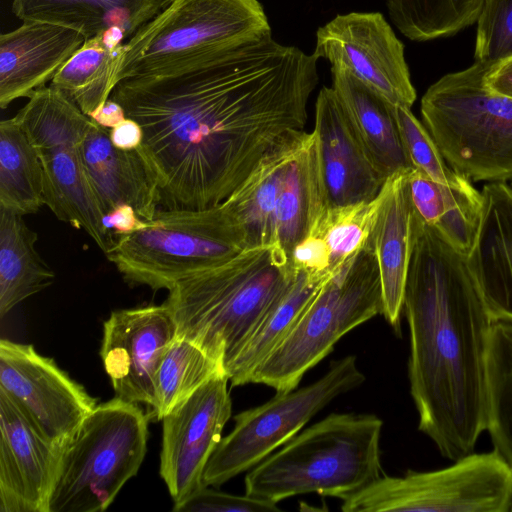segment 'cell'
<instances>
[{"mask_svg":"<svg viewBox=\"0 0 512 512\" xmlns=\"http://www.w3.org/2000/svg\"><path fill=\"white\" fill-rule=\"evenodd\" d=\"M243 250V232L223 202L205 209L159 208L145 228L118 237L105 254L127 283L170 290Z\"/></svg>","mask_w":512,"mask_h":512,"instance_id":"cell-7","label":"cell"},{"mask_svg":"<svg viewBox=\"0 0 512 512\" xmlns=\"http://www.w3.org/2000/svg\"><path fill=\"white\" fill-rule=\"evenodd\" d=\"M170 0H13L12 12L23 22L56 24L86 39L110 30L130 38L161 12Z\"/></svg>","mask_w":512,"mask_h":512,"instance_id":"cell-24","label":"cell"},{"mask_svg":"<svg viewBox=\"0 0 512 512\" xmlns=\"http://www.w3.org/2000/svg\"><path fill=\"white\" fill-rule=\"evenodd\" d=\"M268 34L259 0H170L124 44L113 84Z\"/></svg>","mask_w":512,"mask_h":512,"instance_id":"cell-10","label":"cell"},{"mask_svg":"<svg viewBox=\"0 0 512 512\" xmlns=\"http://www.w3.org/2000/svg\"><path fill=\"white\" fill-rule=\"evenodd\" d=\"M228 382L226 374L211 378L162 419L160 475L174 505L205 487L204 470L232 413Z\"/></svg>","mask_w":512,"mask_h":512,"instance_id":"cell-15","label":"cell"},{"mask_svg":"<svg viewBox=\"0 0 512 512\" xmlns=\"http://www.w3.org/2000/svg\"><path fill=\"white\" fill-rule=\"evenodd\" d=\"M484 84L490 92L512 99V55L490 64Z\"/></svg>","mask_w":512,"mask_h":512,"instance_id":"cell-40","label":"cell"},{"mask_svg":"<svg viewBox=\"0 0 512 512\" xmlns=\"http://www.w3.org/2000/svg\"><path fill=\"white\" fill-rule=\"evenodd\" d=\"M510 185L512 186V179L510 180Z\"/></svg>","mask_w":512,"mask_h":512,"instance_id":"cell-43","label":"cell"},{"mask_svg":"<svg viewBox=\"0 0 512 512\" xmlns=\"http://www.w3.org/2000/svg\"><path fill=\"white\" fill-rule=\"evenodd\" d=\"M176 336L177 324L165 302L113 311L103 324L100 357L115 397L153 409L157 370Z\"/></svg>","mask_w":512,"mask_h":512,"instance_id":"cell-16","label":"cell"},{"mask_svg":"<svg viewBox=\"0 0 512 512\" xmlns=\"http://www.w3.org/2000/svg\"><path fill=\"white\" fill-rule=\"evenodd\" d=\"M90 118L100 126L111 129L127 117L124 108L117 101L109 98L90 115Z\"/></svg>","mask_w":512,"mask_h":512,"instance_id":"cell-42","label":"cell"},{"mask_svg":"<svg viewBox=\"0 0 512 512\" xmlns=\"http://www.w3.org/2000/svg\"><path fill=\"white\" fill-rule=\"evenodd\" d=\"M290 260L297 270L309 273L331 272L328 246L324 239L316 234H308L297 243L291 251Z\"/></svg>","mask_w":512,"mask_h":512,"instance_id":"cell-38","label":"cell"},{"mask_svg":"<svg viewBox=\"0 0 512 512\" xmlns=\"http://www.w3.org/2000/svg\"><path fill=\"white\" fill-rule=\"evenodd\" d=\"M492 62L444 75L421 99L423 124L448 165L470 181L512 179V99L488 90Z\"/></svg>","mask_w":512,"mask_h":512,"instance_id":"cell-5","label":"cell"},{"mask_svg":"<svg viewBox=\"0 0 512 512\" xmlns=\"http://www.w3.org/2000/svg\"><path fill=\"white\" fill-rule=\"evenodd\" d=\"M0 389L49 441L64 445L97 400L33 345L0 341Z\"/></svg>","mask_w":512,"mask_h":512,"instance_id":"cell-14","label":"cell"},{"mask_svg":"<svg viewBox=\"0 0 512 512\" xmlns=\"http://www.w3.org/2000/svg\"><path fill=\"white\" fill-rule=\"evenodd\" d=\"M81 153L104 215L118 205L127 204L144 220L153 218L160 208L158 183L138 148L130 151L116 148L109 130L92 120Z\"/></svg>","mask_w":512,"mask_h":512,"instance_id":"cell-21","label":"cell"},{"mask_svg":"<svg viewBox=\"0 0 512 512\" xmlns=\"http://www.w3.org/2000/svg\"><path fill=\"white\" fill-rule=\"evenodd\" d=\"M148 223L127 204L118 205L104 215V226L115 240L145 228Z\"/></svg>","mask_w":512,"mask_h":512,"instance_id":"cell-39","label":"cell"},{"mask_svg":"<svg viewBox=\"0 0 512 512\" xmlns=\"http://www.w3.org/2000/svg\"><path fill=\"white\" fill-rule=\"evenodd\" d=\"M433 471L381 475L341 497L344 512H512V468L495 450Z\"/></svg>","mask_w":512,"mask_h":512,"instance_id":"cell-11","label":"cell"},{"mask_svg":"<svg viewBox=\"0 0 512 512\" xmlns=\"http://www.w3.org/2000/svg\"><path fill=\"white\" fill-rule=\"evenodd\" d=\"M383 422L332 413L295 435L246 474L245 494L278 503L306 493L341 498L382 475Z\"/></svg>","mask_w":512,"mask_h":512,"instance_id":"cell-4","label":"cell"},{"mask_svg":"<svg viewBox=\"0 0 512 512\" xmlns=\"http://www.w3.org/2000/svg\"><path fill=\"white\" fill-rule=\"evenodd\" d=\"M318 58L272 34L124 78L110 98L142 128L160 208L223 203L260 161L304 131Z\"/></svg>","mask_w":512,"mask_h":512,"instance_id":"cell-1","label":"cell"},{"mask_svg":"<svg viewBox=\"0 0 512 512\" xmlns=\"http://www.w3.org/2000/svg\"><path fill=\"white\" fill-rule=\"evenodd\" d=\"M408 184L417 214L467 256L480 225L481 191L476 190L471 182L464 186L437 183L415 168L408 172Z\"/></svg>","mask_w":512,"mask_h":512,"instance_id":"cell-28","label":"cell"},{"mask_svg":"<svg viewBox=\"0 0 512 512\" xmlns=\"http://www.w3.org/2000/svg\"><path fill=\"white\" fill-rule=\"evenodd\" d=\"M45 205L40 159L14 118L0 122V207L20 215Z\"/></svg>","mask_w":512,"mask_h":512,"instance_id":"cell-31","label":"cell"},{"mask_svg":"<svg viewBox=\"0 0 512 512\" xmlns=\"http://www.w3.org/2000/svg\"><path fill=\"white\" fill-rule=\"evenodd\" d=\"M331 75L332 87L379 172L387 179L412 170L400 136L396 106L344 68L331 67Z\"/></svg>","mask_w":512,"mask_h":512,"instance_id":"cell-23","label":"cell"},{"mask_svg":"<svg viewBox=\"0 0 512 512\" xmlns=\"http://www.w3.org/2000/svg\"><path fill=\"white\" fill-rule=\"evenodd\" d=\"M149 416L115 397L97 405L62 448L48 512H102L146 454Z\"/></svg>","mask_w":512,"mask_h":512,"instance_id":"cell-6","label":"cell"},{"mask_svg":"<svg viewBox=\"0 0 512 512\" xmlns=\"http://www.w3.org/2000/svg\"><path fill=\"white\" fill-rule=\"evenodd\" d=\"M403 311L418 429L455 461L473 452L489 420L488 354L495 322L454 248L414 210Z\"/></svg>","mask_w":512,"mask_h":512,"instance_id":"cell-2","label":"cell"},{"mask_svg":"<svg viewBox=\"0 0 512 512\" xmlns=\"http://www.w3.org/2000/svg\"><path fill=\"white\" fill-rule=\"evenodd\" d=\"M176 512H276V503L250 495H233L205 486L173 506Z\"/></svg>","mask_w":512,"mask_h":512,"instance_id":"cell-37","label":"cell"},{"mask_svg":"<svg viewBox=\"0 0 512 512\" xmlns=\"http://www.w3.org/2000/svg\"><path fill=\"white\" fill-rule=\"evenodd\" d=\"M408 172L388 177L377 196L371 231L382 282L383 315L396 332L400 331L404 291L412 249L414 208Z\"/></svg>","mask_w":512,"mask_h":512,"instance_id":"cell-22","label":"cell"},{"mask_svg":"<svg viewBox=\"0 0 512 512\" xmlns=\"http://www.w3.org/2000/svg\"><path fill=\"white\" fill-rule=\"evenodd\" d=\"M485 0H384L394 26L412 41L449 37L476 23Z\"/></svg>","mask_w":512,"mask_h":512,"instance_id":"cell-33","label":"cell"},{"mask_svg":"<svg viewBox=\"0 0 512 512\" xmlns=\"http://www.w3.org/2000/svg\"><path fill=\"white\" fill-rule=\"evenodd\" d=\"M37 234L23 215L0 207V318L46 289L55 273L36 250Z\"/></svg>","mask_w":512,"mask_h":512,"instance_id":"cell-29","label":"cell"},{"mask_svg":"<svg viewBox=\"0 0 512 512\" xmlns=\"http://www.w3.org/2000/svg\"><path fill=\"white\" fill-rule=\"evenodd\" d=\"M226 374L223 366L192 341L176 336L157 370L156 404L150 416L162 420L211 378Z\"/></svg>","mask_w":512,"mask_h":512,"instance_id":"cell-32","label":"cell"},{"mask_svg":"<svg viewBox=\"0 0 512 512\" xmlns=\"http://www.w3.org/2000/svg\"><path fill=\"white\" fill-rule=\"evenodd\" d=\"M380 271L371 234L362 249L321 288L285 339L253 371L249 383L276 392L296 389L346 333L383 314Z\"/></svg>","mask_w":512,"mask_h":512,"instance_id":"cell-8","label":"cell"},{"mask_svg":"<svg viewBox=\"0 0 512 512\" xmlns=\"http://www.w3.org/2000/svg\"><path fill=\"white\" fill-rule=\"evenodd\" d=\"M395 114L402 143L415 169L443 185L464 186L470 183L448 165L430 132L411 109L396 106Z\"/></svg>","mask_w":512,"mask_h":512,"instance_id":"cell-35","label":"cell"},{"mask_svg":"<svg viewBox=\"0 0 512 512\" xmlns=\"http://www.w3.org/2000/svg\"><path fill=\"white\" fill-rule=\"evenodd\" d=\"M476 22L475 61L512 55V0H485Z\"/></svg>","mask_w":512,"mask_h":512,"instance_id":"cell-36","label":"cell"},{"mask_svg":"<svg viewBox=\"0 0 512 512\" xmlns=\"http://www.w3.org/2000/svg\"><path fill=\"white\" fill-rule=\"evenodd\" d=\"M79 32L56 24L28 21L0 36V107L29 98L52 81L83 45Z\"/></svg>","mask_w":512,"mask_h":512,"instance_id":"cell-19","label":"cell"},{"mask_svg":"<svg viewBox=\"0 0 512 512\" xmlns=\"http://www.w3.org/2000/svg\"><path fill=\"white\" fill-rule=\"evenodd\" d=\"M328 208L316 138L313 131L306 132L284 176L275 214L274 244L290 257L294 246Z\"/></svg>","mask_w":512,"mask_h":512,"instance_id":"cell-26","label":"cell"},{"mask_svg":"<svg viewBox=\"0 0 512 512\" xmlns=\"http://www.w3.org/2000/svg\"><path fill=\"white\" fill-rule=\"evenodd\" d=\"M313 133L328 207L374 200L386 178L362 145L333 87L323 86L318 93Z\"/></svg>","mask_w":512,"mask_h":512,"instance_id":"cell-18","label":"cell"},{"mask_svg":"<svg viewBox=\"0 0 512 512\" xmlns=\"http://www.w3.org/2000/svg\"><path fill=\"white\" fill-rule=\"evenodd\" d=\"M306 131L292 136L265 156L224 201L245 238L246 249L274 244L275 214L287 168Z\"/></svg>","mask_w":512,"mask_h":512,"instance_id":"cell-25","label":"cell"},{"mask_svg":"<svg viewBox=\"0 0 512 512\" xmlns=\"http://www.w3.org/2000/svg\"><path fill=\"white\" fill-rule=\"evenodd\" d=\"M365 381L354 355L333 361L318 380L298 390L277 392L260 406L234 416V428L221 439L203 474L205 486H220L245 472L291 440L338 396Z\"/></svg>","mask_w":512,"mask_h":512,"instance_id":"cell-12","label":"cell"},{"mask_svg":"<svg viewBox=\"0 0 512 512\" xmlns=\"http://www.w3.org/2000/svg\"><path fill=\"white\" fill-rule=\"evenodd\" d=\"M126 39L119 30L86 39L62 66L51 85L63 92L83 113L90 115L106 102Z\"/></svg>","mask_w":512,"mask_h":512,"instance_id":"cell-30","label":"cell"},{"mask_svg":"<svg viewBox=\"0 0 512 512\" xmlns=\"http://www.w3.org/2000/svg\"><path fill=\"white\" fill-rule=\"evenodd\" d=\"M0 512H48L63 445L49 441L0 389Z\"/></svg>","mask_w":512,"mask_h":512,"instance_id":"cell-17","label":"cell"},{"mask_svg":"<svg viewBox=\"0 0 512 512\" xmlns=\"http://www.w3.org/2000/svg\"><path fill=\"white\" fill-rule=\"evenodd\" d=\"M377 209V197L361 202L328 208L309 234L321 236L330 252L329 270L339 271L366 244Z\"/></svg>","mask_w":512,"mask_h":512,"instance_id":"cell-34","label":"cell"},{"mask_svg":"<svg viewBox=\"0 0 512 512\" xmlns=\"http://www.w3.org/2000/svg\"><path fill=\"white\" fill-rule=\"evenodd\" d=\"M312 53L346 69L394 106L411 109L416 100L404 45L379 12L336 15L317 29Z\"/></svg>","mask_w":512,"mask_h":512,"instance_id":"cell-13","label":"cell"},{"mask_svg":"<svg viewBox=\"0 0 512 512\" xmlns=\"http://www.w3.org/2000/svg\"><path fill=\"white\" fill-rule=\"evenodd\" d=\"M334 274L298 270L295 280L268 308L226 369V375L232 386L249 383L253 371L285 339L324 284Z\"/></svg>","mask_w":512,"mask_h":512,"instance_id":"cell-27","label":"cell"},{"mask_svg":"<svg viewBox=\"0 0 512 512\" xmlns=\"http://www.w3.org/2000/svg\"><path fill=\"white\" fill-rule=\"evenodd\" d=\"M481 194L480 225L467 262L493 320L512 323V186L488 182Z\"/></svg>","mask_w":512,"mask_h":512,"instance_id":"cell-20","label":"cell"},{"mask_svg":"<svg viewBox=\"0 0 512 512\" xmlns=\"http://www.w3.org/2000/svg\"><path fill=\"white\" fill-rule=\"evenodd\" d=\"M109 135L116 148L126 151L139 148L143 139V131L139 123L128 117L111 128Z\"/></svg>","mask_w":512,"mask_h":512,"instance_id":"cell-41","label":"cell"},{"mask_svg":"<svg viewBox=\"0 0 512 512\" xmlns=\"http://www.w3.org/2000/svg\"><path fill=\"white\" fill-rule=\"evenodd\" d=\"M297 274L278 244L246 249L178 282L165 303L177 324V336L199 346L226 373L265 312Z\"/></svg>","mask_w":512,"mask_h":512,"instance_id":"cell-3","label":"cell"},{"mask_svg":"<svg viewBox=\"0 0 512 512\" xmlns=\"http://www.w3.org/2000/svg\"><path fill=\"white\" fill-rule=\"evenodd\" d=\"M28 99L13 118L40 159L45 205L59 220L83 229L107 253L115 239L104 226V212L81 153L92 119L51 84Z\"/></svg>","mask_w":512,"mask_h":512,"instance_id":"cell-9","label":"cell"}]
</instances>
